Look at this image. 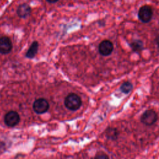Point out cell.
I'll return each instance as SVG.
<instances>
[{
	"label": "cell",
	"instance_id": "6da1fadb",
	"mask_svg": "<svg viewBox=\"0 0 159 159\" xmlns=\"http://www.w3.org/2000/svg\"><path fill=\"white\" fill-rule=\"evenodd\" d=\"M64 102L66 107L71 111L78 109L82 103L81 98L75 93L68 94L65 98Z\"/></svg>",
	"mask_w": 159,
	"mask_h": 159
},
{
	"label": "cell",
	"instance_id": "7a4b0ae2",
	"mask_svg": "<svg viewBox=\"0 0 159 159\" xmlns=\"http://www.w3.org/2000/svg\"><path fill=\"white\" fill-rule=\"evenodd\" d=\"M153 9L149 5H143L138 11V18L143 23H148L153 17Z\"/></svg>",
	"mask_w": 159,
	"mask_h": 159
},
{
	"label": "cell",
	"instance_id": "3957f363",
	"mask_svg": "<svg viewBox=\"0 0 159 159\" xmlns=\"http://www.w3.org/2000/svg\"><path fill=\"white\" fill-rule=\"evenodd\" d=\"M158 119V115L156 112L152 109L146 110L141 116L140 120L145 125L150 126L153 125Z\"/></svg>",
	"mask_w": 159,
	"mask_h": 159
},
{
	"label": "cell",
	"instance_id": "277c9868",
	"mask_svg": "<svg viewBox=\"0 0 159 159\" xmlns=\"http://www.w3.org/2000/svg\"><path fill=\"white\" fill-rule=\"evenodd\" d=\"M48 109L49 104L44 98H39L36 99L33 104V109L37 114L45 113Z\"/></svg>",
	"mask_w": 159,
	"mask_h": 159
},
{
	"label": "cell",
	"instance_id": "5b68a950",
	"mask_svg": "<svg viewBox=\"0 0 159 159\" xmlns=\"http://www.w3.org/2000/svg\"><path fill=\"white\" fill-rule=\"evenodd\" d=\"M20 116L19 114L14 111L8 112L4 116V122L9 127H14L19 124Z\"/></svg>",
	"mask_w": 159,
	"mask_h": 159
},
{
	"label": "cell",
	"instance_id": "8992f818",
	"mask_svg": "<svg viewBox=\"0 0 159 159\" xmlns=\"http://www.w3.org/2000/svg\"><path fill=\"white\" fill-rule=\"evenodd\" d=\"M98 49L99 52L101 55L109 56L112 53L114 50V45L110 40H104L99 43Z\"/></svg>",
	"mask_w": 159,
	"mask_h": 159
},
{
	"label": "cell",
	"instance_id": "52a82bcc",
	"mask_svg": "<svg viewBox=\"0 0 159 159\" xmlns=\"http://www.w3.org/2000/svg\"><path fill=\"white\" fill-rule=\"evenodd\" d=\"M12 48V42L9 37L6 36L0 37V53L7 54L11 51Z\"/></svg>",
	"mask_w": 159,
	"mask_h": 159
},
{
	"label": "cell",
	"instance_id": "ba28073f",
	"mask_svg": "<svg viewBox=\"0 0 159 159\" xmlns=\"http://www.w3.org/2000/svg\"><path fill=\"white\" fill-rule=\"evenodd\" d=\"M32 8L27 3H23L20 4L16 10L17 16L20 18H26L31 13Z\"/></svg>",
	"mask_w": 159,
	"mask_h": 159
},
{
	"label": "cell",
	"instance_id": "9c48e42d",
	"mask_svg": "<svg viewBox=\"0 0 159 159\" xmlns=\"http://www.w3.org/2000/svg\"><path fill=\"white\" fill-rule=\"evenodd\" d=\"M130 47L132 48V50L137 53H139L141 51H142L144 48L143 46V42L142 40L139 39H136L132 41L129 44Z\"/></svg>",
	"mask_w": 159,
	"mask_h": 159
},
{
	"label": "cell",
	"instance_id": "30bf717a",
	"mask_svg": "<svg viewBox=\"0 0 159 159\" xmlns=\"http://www.w3.org/2000/svg\"><path fill=\"white\" fill-rule=\"evenodd\" d=\"M38 48H39V43L37 41H34L30 47H29V50L26 52V57L29 58H34L36 53H37L38 51Z\"/></svg>",
	"mask_w": 159,
	"mask_h": 159
},
{
	"label": "cell",
	"instance_id": "8fae6325",
	"mask_svg": "<svg viewBox=\"0 0 159 159\" xmlns=\"http://www.w3.org/2000/svg\"><path fill=\"white\" fill-rule=\"evenodd\" d=\"M106 136L107 139L114 140H116L119 136L117 130L114 127H108L105 132Z\"/></svg>",
	"mask_w": 159,
	"mask_h": 159
},
{
	"label": "cell",
	"instance_id": "7c38bea8",
	"mask_svg": "<svg viewBox=\"0 0 159 159\" xmlns=\"http://www.w3.org/2000/svg\"><path fill=\"white\" fill-rule=\"evenodd\" d=\"M133 89L132 84L129 81H125L120 86V90L124 94H129Z\"/></svg>",
	"mask_w": 159,
	"mask_h": 159
},
{
	"label": "cell",
	"instance_id": "4fadbf2b",
	"mask_svg": "<svg viewBox=\"0 0 159 159\" xmlns=\"http://www.w3.org/2000/svg\"><path fill=\"white\" fill-rule=\"evenodd\" d=\"M96 158H108L109 157L105 154V153H101V154H98L96 157Z\"/></svg>",
	"mask_w": 159,
	"mask_h": 159
},
{
	"label": "cell",
	"instance_id": "5bb4252c",
	"mask_svg": "<svg viewBox=\"0 0 159 159\" xmlns=\"http://www.w3.org/2000/svg\"><path fill=\"white\" fill-rule=\"evenodd\" d=\"M155 42L157 44V45L159 47V35H158L155 39Z\"/></svg>",
	"mask_w": 159,
	"mask_h": 159
},
{
	"label": "cell",
	"instance_id": "9a60e30c",
	"mask_svg": "<svg viewBox=\"0 0 159 159\" xmlns=\"http://www.w3.org/2000/svg\"><path fill=\"white\" fill-rule=\"evenodd\" d=\"M49 3H55L57 2L58 0H46Z\"/></svg>",
	"mask_w": 159,
	"mask_h": 159
}]
</instances>
